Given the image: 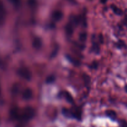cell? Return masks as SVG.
<instances>
[{
  "instance_id": "cell-1",
  "label": "cell",
  "mask_w": 127,
  "mask_h": 127,
  "mask_svg": "<svg viewBox=\"0 0 127 127\" xmlns=\"http://www.w3.org/2000/svg\"><path fill=\"white\" fill-rule=\"evenodd\" d=\"M35 115V110L32 107H27L22 111L19 113L17 120L21 122H27L32 119Z\"/></svg>"
},
{
  "instance_id": "cell-2",
  "label": "cell",
  "mask_w": 127,
  "mask_h": 127,
  "mask_svg": "<svg viewBox=\"0 0 127 127\" xmlns=\"http://www.w3.org/2000/svg\"><path fill=\"white\" fill-rule=\"evenodd\" d=\"M17 74L24 79L27 80H31L32 78V73L30 70L26 67H21L19 68L17 70Z\"/></svg>"
},
{
  "instance_id": "cell-3",
  "label": "cell",
  "mask_w": 127,
  "mask_h": 127,
  "mask_svg": "<svg viewBox=\"0 0 127 127\" xmlns=\"http://www.w3.org/2000/svg\"><path fill=\"white\" fill-rule=\"evenodd\" d=\"M32 46L35 49H40L42 46V41L40 37H36L33 39Z\"/></svg>"
},
{
  "instance_id": "cell-4",
  "label": "cell",
  "mask_w": 127,
  "mask_h": 127,
  "mask_svg": "<svg viewBox=\"0 0 127 127\" xmlns=\"http://www.w3.org/2000/svg\"><path fill=\"white\" fill-rule=\"evenodd\" d=\"M63 17V12L60 11H55L52 14V19L55 21H58Z\"/></svg>"
},
{
  "instance_id": "cell-5",
  "label": "cell",
  "mask_w": 127,
  "mask_h": 127,
  "mask_svg": "<svg viewBox=\"0 0 127 127\" xmlns=\"http://www.w3.org/2000/svg\"><path fill=\"white\" fill-rule=\"evenodd\" d=\"M23 98L25 100H29L32 98V91L31 88H28L26 89L22 94Z\"/></svg>"
},
{
  "instance_id": "cell-6",
  "label": "cell",
  "mask_w": 127,
  "mask_h": 127,
  "mask_svg": "<svg viewBox=\"0 0 127 127\" xmlns=\"http://www.w3.org/2000/svg\"><path fill=\"white\" fill-rule=\"evenodd\" d=\"M66 34L69 36H71L72 35L73 32V25L72 24L71 22H69V23L67 24V26H66Z\"/></svg>"
},
{
  "instance_id": "cell-7",
  "label": "cell",
  "mask_w": 127,
  "mask_h": 127,
  "mask_svg": "<svg viewBox=\"0 0 127 127\" xmlns=\"http://www.w3.org/2000/svg\"><path fill=\"white\" fill-rule=\"evenodd\" d=\"M63 95H64V98H66V100L68 102H69V103H74V100H73V97H72L71 95L69 92H64V93H63Z\"/></svg>"
},
{
  "instance_id": "cell-8",
  "label": "cell",
  "mask_w": 127,
  "mask_h": 127,
  "mask_svg": "<svg viewBox=\"0 0 127 127\" xmlns=\"http://www.w3.org/2000/svg\"><path fill=\"white\" fill-rule=\"evenodd\" d=\"M106 115L109 117L113 120H115L117 117V114L115 113V111L112 110H109L106 111Z\"/></svg>"
},
{
  "instance_id": "cell-9",
  "label": "cell",
  "mask_w": 127,
  "mask_h": 127,
  "mask_svg": "<svg viewBox=\"0 0 127 127\" xmlns=\"http://www.w3.org/2000/svg\"><path fill=\"white\" fill-rule=\"evenodd\" d=\"M111 8L112 9V11H114V13H115L116 14L122 15V11L120 8H119L116 6H115V5H112Z\"/></svg>"
},
{
  "instance_id": "cell-10",
  "label": "cell",
  "mask_w": 127,
  "mask_h": 127,
  "mask_svg": "<svg viewBox=\"0 0 127 127\" xmlns=\"http://www.w3.org/2000/svg\"><path fill=\"white\" fill-rule=\"evenodd\" d=\"M86 38H87V34L86 32L81 33L80 34V36H79V39H80L81 41H83V42L85 41L86 40Z\"/></svg>"
},
{
  "instance_id": "cell-11",
  "label": "cell",
  "mask_w": 127,
  "mask_h": 127,
  "mask_svg": "<svg viewBox=\"0 0 127 127\" xmlns=\"http://www.w3.org/2000/svg\"><path fill=\"white\" fill-rule=\"evenodd\" d=\"M93 49H94V51L95 53H99V46L95 42L93 43Z\"/></svg>"
},
{
  "instance_id": "cell-12",
  "label": "cell",
  "mask_w": 127,
  "mask_h": 127,
  "mask_svg": "<svg viewBox=\"0 0 127 127\" xmlns=\"http://www.w3.org/2000/svg\"><path fill=\"white\" fill-rule=\"evenodd\" d=\"M54 80H55V77H54V76H53V75L50 76V77H48V78H47V83H52V82H53Z\"/></svg>"
},
{
  "instance_id": "cell-13",
  "label": "cell",
  "mask_w": 127,
  "mask_h": 127,
  "mask_svg": "<svg viewBox=\"0 0 127 127\" xmlns=\"http://www.w3.org/2000/svg\"><path fill=\"white\" fill-rule=\"evenodd\" d=\"M120 125L122 127H127V123L125 120H122L120 122Z\"/></svg>"
},
{
  "instance_id": "cell-14",
  "label": "cell",
  "mask_w": 127,
  "mask_h": 127,
  "mask_svg": "<svg viewBox=\"0 0 127 127\" xmlns=\"http://www.w3.org/2000/svg\"><path fill=\"white\" fill-rule=\"evenodd\" d=\"M29 3L30 6H33L35 5V0H29Z\"/></svg>"
},
{
  "instance_id": "cell-15",
  "label": "cell",
  "mask_w": 127,
  "mask_h": 127,
  "mask_svg": "<svg viewBox=\"0 0 127 127\" xmlns=\"http://www.w3.org/2000/svg\"><path fill=\"white\" fill-rule=\"evenodd\" d=\"M107 0H100V1H101L102 3H103V4H105V2H107Z\"/></svg>"
},
{
  "instance_id": "cell-16",
  "label": "cell",
  "mask_w": 127,
  "mask_h": 127,
  "mask_svg": "<svg viewBox=\"0 0 127 127\" xmlns=\"http://www.w3.org/2000/svg\"><path fill=\"white\" fill-rule=\"evenodd\" d=\"M125 90H126V91L127 92V85L125 87Z\"/></svg>"
},
{
  "instance_id": "cell-17",
  "label": "cell",
  "mask_w": 127,
  "mask_h": 127,
  "mask_svg": "<svg viewBox=\"0 0 127 127\" xmlns=\"http://www.w3.org/2000/svg\"><path fill=\"white\" fill-rule=\"evenodd\" d=\"M69 1H73V0H69Z\"/></svg>"
},
{
  "instance_id": "cell-18",
  "label": "cell",
  "mask_w": 127,
  "mask_h": 127,
  "mask_svg": "<svg viewBox=\"0 0 127 127\" xmlns=\"http://www.w3.org/2000/svg\"></svg>"
}]
</instances>
